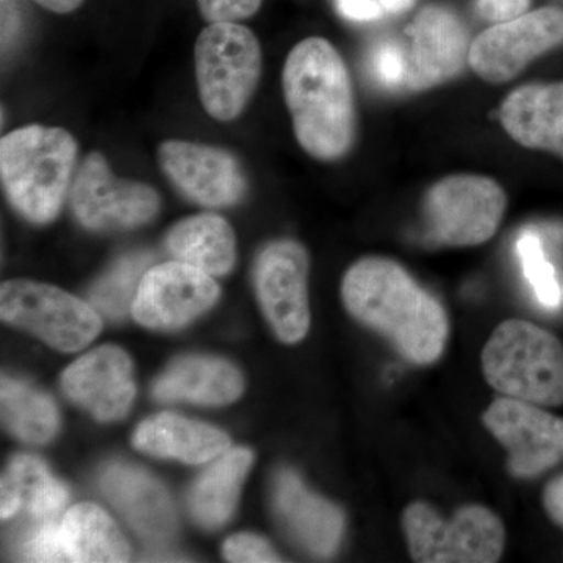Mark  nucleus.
I'll use <instances>...</instances> for the list:
<instances>
[{
  "instance_id": "nucleus-31",
  "label": "nucleus",
  "mask_w": 563,
  "mask_h": 563,
  "mask_svg": "<svg viewBox=\"0 0 563 563\" xmlns=\"http://www.w3.org/2000/svg\"><path fill=\"white\" fill-rule=\"evenodd\" d=\"M229 562H280L272 547L252 533H236L222 548Z\"/></svg>"
},
{
  "instance_id": "nucleus-13",
  "label": "nucleus",
  "mask_w": 563,
  "mask_h": 563,
  "mask_svg": "<svg viewBox=\"0 0 563 563\" xmlns=\"http://www.w3.org/2000/svg\"><path fill=\"white\" fill-rule=\"evenodd\" d=\"M218 296L210 274L179 261L162 263L144 273L132 313L146 328L172 331L207 312Z\"/></svg>"
},
{
  "instance_id": "nucleus-21",
  "label": "nucleus",
  "mask_w": 563,
  "mask_h": 563,
  "mask_svg": "<svg viewBox=\"0 0 563 563\" xmlns=\"http://www.w3.org/2000/svg\"><path fill=\"white\" fill-rule=\"evenodd\" d=\"M243 391L242 374L231 363L210 357H187L174 362L154 385L162 401H190L222 406Z\"/></svg>"
},
{
  "instance_id": "nucleus-35",
  "label": "nucleus",
  "mask_w": 563,
  "mask_h": 563,
  "mask_svg": "<svg viewBox=\"0 0 563 563\" xmlns=\"http://www.w3.org/2000/svg\"><path fill=\"white\" fill-rule=\"evenodd\" d=\"M544 512L563 529V473L547 484L543 490Z\"/></svg>"
},
{
  "instance_id": "nucleus-24",
  "label": "nucleus",
  "mask_w": 563,
  "mask_h": 563,
  "mask_svg": "<svg viewBox=\"0 0 563 563\" xmlns=\"http://www.w3.org/2000/svg\"><path fill=\"white\" fill-rule=\"evenodd\" d=\"M247 450L225 451L206 473L199 477L190 495L192 517L203 528H220L229 520L239 498L244 477L252 465Z\"/></svg>"
},
{
  "instance_id": "nucleus-12",
  "label": "nucleus",
  "mask_w": 563,
  "mask_h": 563,
  "mask_svg": "<svg viewBox=\"0 0 563 563\" xmlns=\"http://www.w3.org/2000/svg\"><path fill=\"white\" fill-rule=\"evenodd\" d=\"M309 255L302 244L277 240L255 263V290L277 339L287 344L303 340L310 329Z\"/></svg>"
},
{
  "instance_id": "nucleus-33",
  "label": "nucleus",
  "mask_w": 563,
  "mask_h": 563,
  "mask_svg": "<svg viewBox=\"0 0 563 563\" xmlns=\"http://www.w3.org/2000/svg\"><path fill=\"white\" fill-rule=\"evenodd\" d=\"M531 0H477V13L484 20L495 22H506L528 13Z\"/></svg>"
},
{
  "instance_id": "nucleus-1",
  "label": "nucleus",
  "mask_w": 563,
  "mask_h": 563,
  "mask_svg": "<svg viewBox=\"0 0 563 563\" xmlns=\"http://www.w3.org/2000/svg\"><path fill=\"white\" fill-rule=\"evenodd\" d=\"M342 298L351 317L379 333L404 361L426 366L442 357L450 336L448 314L398 262H355L344 274Z\"/></svg>"
},
{
  "instance_id": "nucleus-14",
  "label": "nucleus",
  "mask_w": 563,
  "mask_h": 563,
  "mask_svg": "<svg viewBox=\"0 0 563 563\" xmlns=\"http://www.w3.org/2000/svg\"><path fill=\"white\" fill-rule=\"evenodd\" d=\"M158 161L168 179L201 206L229 207L243 198L246 180L228 151L174 140L162 144Z\"/></svg>"
},
{
  "instance_id": "nucleus-20",
  "label": "nucleus",
  "mask_w": 563,
  "mask_h": 563,
  "mask_svg": "<svg viewBox=\"0 0 563 563\" xmlns=\"http://www.w3.org/2000/svg\"><path fill=\"white\" fill-rule=\"evenodd\" d=\"M133 443L143 453L191 465L220 457L231 448V440L220 429L173 413L155 415L141 422Z\"/></svg>"
},
{
  "instance_id": "nucleus-29",
  "label": "nucleus",
  "mask_w": 563,
  "mask_h": 563,
  "mask_svg": "<svg viewBox=\"0 0 563 563\" xmlns=\"http://www.w3.org/2000/svg\"><path fill=\"white\" fill-rule=\"evenodd\" d=\"M21 559L27 562H69L63 543L62 525L54 520L40 521L25 533L21 543Z\"/></svg>"
},
{
  "instance_id": "nucleus-7",
  "label": "nucleus",
  "mask_w": 563,
  "mask_h": 563,
  "mask_svg": "<svg viewBox=\"0 0 563 563\" xmlns=\"http://www.w3.org/2000/svg\"><path fill=\"white\" fill-rule=\"evenodd\" d=\"M507 195L498 181L477 174H454L433 184L422 203L433 242L451 247L479 246L498 232Z\"/></svg>"
},
{
  "instance_id": "nucleus-9",
  "label": "nucleus",
  "mask_w": 563,
  "mask_h": 563,
  "mask_svg": "<svg viewBox=\"0 0 563 563\" xmlns=\"http://www.w3.org/2000/svg\"><path fill=\"white\" fill-rule=\"evenodd\" d=\"M562 44L563 9L544 7L481 33L470 47L468 66L488 84H506Z\"/></svg>"
},
{
  "instance_id": "nucleus-34",
  "label": "nucleus",
  "mask_w": 563,
  "mask_h": 563,
  "mask_svg": "<svg viewBox=\"0 0 563 563\" xmlns=\"http://www.w3.org/2000/svg\"><path fill=\"white\" fill-rule=\"evenodd\" d=\"M336 10L351 21L379 20L384 14L380 0H335Z\"/></svg>"
},
{
  "instance_id": "nucleus-5",
  "label": "nucleus",
  "mask_w": 563,
  "mask_h": 563,
  "mask_svg": "<svg viewBox=\"0 0 563 563\" xmlns=\"http://www.w3.org/2000/svg\"><path fill=\"white\" fill-rule=\"evenodd\" d=\"M196 80L203 109L218 121L239 118L262 70L261 43L239 22H214L195 47Z\"/></svg>"
},
{
  "instance_id": "nucleus-6",
  "label": "nucleus",
  "mask_w": 563,
  "mask_h": 563,
  "mask_svg": "<svg viewBox=\"0 0 563 563\" xmlns=\"http://www.w3.org/2000/svg\"><path fill=\"white\" fill-rule=\"evenodd\" d=\"M401 525L415 562L495 563L506 547L498 515L476 504L444 520L428 503H412L404 509Z\"/></svg>"
},
{
  "instance_id": "nucleus-36",
  "label": "nucleus",
  "mask_w": 563,
  "mask_h": 563,
  "mask_svg": "<svg viewBox=\"0 0 563 563\" xmlns=\"http://www.w3.org/2000/svg\"><path fill=\"white\" fill-rule=\"evenodd\" d=\"M35 2L54 13L65 14L79 9L84 0H35Z\"/></svg>"
},
{
  "instance_id": "nucleus-11",
  "label": "nucleus",
  "mask_w": 563,
  "mask_h": 563,
  "mask_svg": "<svg viewBox=\"0 0 563 563\" xmlns=\"http://www.w3.org/2000/svg\"><path fill=\"white\" fill-rule=\"evenodd\" d=\"M483 422L509 453V472L532 479L563 462V418L521 399H495Z\"/></svg>"
},
{
  "instance_id": "nucleus-4",
  "label": "nucleus",
  "mask_w": 563,
  "mask_h": 563,
  "mask_svg": "<svg viewBox=\"0 0 563 563\" xmlns=\"http://www.w3.org/2000/svg\"><path fill=\"white\" fill-rule=\"evenodd\" d=\"M481 362L493 390L537 406H563V344L553 332L531 321H504Z\"/></svg>"
},
{
  "instance_id": "nucleus-10",
  "label": "nucleus",
  "mask_w": 563,
  "mask_h": 563,
  "mask_svg": "<svg viewBox=\"0 0 563 563\" xmlns=\"http://www.w3.org/2000/svg\"><path fill=\"white\" fill-rule=\"evenodd\" d=\"M74 214L91 231H122L150 222L161 209L157 191L118 179L99 152L85 158L70 190Z\"/></svg>"
},
{
  "instance_id": "nucleus-16",
  "label": "nucleus",
  "mask_w": 563,
  "mask_h": 563,
  "mask_svg": "<svg viewBox=\"0 0 563 563\" xmlns=\"http://www.w3.org/2000/svg\"><path fill=\"white\" fill-rule=\"evenodd\" d=\"M62 387L70 401L98 420H120L135 398L131 358L120 347H98L63 373Z\"/></svg>"
},
{
  "instance_id": "nucleus-28",
  "label": "nucleus",
  "mask_w": 563,
  "mask_h": 563,
  "mask_svg": "<svg viewBox=\"0 0 563 563\" xmlns=\"http://www.w3.org/2000/svg\"><path fill=\"white\" fill-rule=\"evenodd\" d=\"M526 279L529 280L539 301L548 309H555L563 301V291L554 266L544 257L542 242L532 231L523 232L517 244Z\"/></svg>"
},
{
  "instance_id": "nucleus-25",
  "label": "nucleus",
  "mask_w": 563,
  "mask_h": 563,
  "mask_svg": "<svg viewBox=\"0 0 563 563\" xmlns=\"http://www.w3.org/2000/svg\"><path fill=\"white\" fill-rule=\"evenodd\" d=\"M63 543L69 562H128L129 547L124 537L95 504H77L62 521Z\"/></svg>"
},
{
  "instance_id": "nucleus-8",
  "label": "nucleus",
  "mask_w": 563,
  "mask_h": 563,
  "mask_svg": "<svg viewBox=\"0 0 563 563\" xmlns=\"http://www.w3.org/2000/svg\"><path fill=\"white\" fill-rule=\"evenodd\" d=\"M0 313L10 324L62 352L84 350L102 329L101 318L90 303L38 282H5L0 290Z\"/></svg>"
},
{
  "instance_id": "nucleus-23",
  "label": "nucleus",
  "mask_w": 563,
  "mask_h": 563,
  "mask_svg": "<svg viewBox=\"0 0 563 563\" xmlns=\"http://www.w3.org/2000/svg\"><path fill=\"white\" fill-rule=\"evenodd\" d=\"M166 244L176 261L210 276L228 274L235 263V235L229 222L218 214H196L177 222Z\"/></svg>"
},
{
  "instance_id": "nucleus-27",
  "label": "nucleus",
  "mask_w": 563,
  "mask_h": 563,
  "mask_svg": "<svg viewBox=\"0 0 563 563\" xmlns=\"http://www.w3.org/2000/svg\"><path fill=\"white\" fill-rule=\"evenodd\" d=\"M151 261V255L144 254V252L121 258L92 287L90 292L92 306L111 320L124 318L132 309L140 282L143 279L144 273L147 272Z\"/></svg>"
},
{
  "instance_id": "nucleus-30",
  "label": "nucleus",
  "mask_w": 563,
  "mask_h": 563,
  "mask_svg": "<svg viewBox=\"0 0 563 563\" xmlns=\"http://www.w3.org/2000/svg\"><path fill=\"white\" fill-rule=\"evenodd\" d=\"M373 77L388 90L407 85L409 60L401 47L391 41L376 47L372 57Z\"/></svg>"
},
{
  "instance_id": "nucleus-17",
  "label": "nucleus",
  "mask_w": 563,
  "mask_h": 563,
  "mask_svg": "<svg viewBox=\"0 0 563 563\" xmlns=\"http://www.w3.org/2000/svg\"><path fill=\"white\" fill-rule=\"evenodd\" d=\"M274 509L292 539L309 553L328 558L342 540V510L307 490L298 474L284 470L274 479Z\"/></svg>"
},
{
  "instance_id": "nucleus-26",
  "label": "nucleus",
  "mask_w": 563,
  "mask_h": 563,
  "mask_svg": "<svg viewBox=\"0 0 563 563\" xmlns=\"http://www.w3.org/2000/svg\"><path fill=\"white\" fill-rule=\"evenodd\" d=\"M0 402L3 422L22 442L47 443L57 432V407L46 393L32 385L3 377Z\"/></svg>"
},
{
  "instance_id": "nucleus-2",
  "label": "nucleus",
  "mask_w": 563,
  "mask_h": 563,
  "mask_svg": "<svg viewBox=\"0 0 563 563\" xmlns=\"http://www.w3.org/2000/svg\"><path fill=\"white\" fill-rule=\"evenodd\" d=\"M282 85L302 150L322 162L344 157L355 140V106L339 51L318 36L301 41L285 62Z\"/></svg>"
},
{
  "instance_id": "nucleus-15",
  "label": "nucleus",
  "mask_w": 563,
  "mask_h": 563,
  "mask_svg": "<svg viewBox=\"0 0 563 563\" xmlns=\"http://www.w3.org/2000/svg\"><path fill=\"white\" fill-rule=\"evenodd\" d=\"M410 90L424 91L454 79L468 65L470 47L465 25L457 14L440 5L422 9L410 24Z\"/></svg>"
},
{
  "instance_id": "nucleus-3",
  "label": "nucleus",
  "mask_w": 563,
  "mask_h": 563,
  "mask_svg": "<svg viewBox=\"0 0 563 563\" xmlns=\"http://www.w3.org/2000/svg\"><path fill=\"white\" fill-rule=\"evenodd\" d=\"M77 161V141L62 128L27 125L0 141L7 198L22 217L49 222L60 211Z\"/></svg>"
},
{
  "instance_id": "nucleus-37",
  "label": "nucleus",
  "mask_w": 563,
  "mask_h": 563,
  "mask_svg": "<svg viewBox=\"0 0 563 563\" xmlns=\"http://www.w3.org/2000/svg\"><path fill=\"white\" fill-rule=\"evenodd\" d=\"M415 0H380L384 10L393 14H401L404 11L412 9Z\"/></svg>"
},
{
  "instance_id": "nucleus-18",
  "label": "nucleus",
  "mask_w": 563,
  "mask_h": 563,
  "mask_svg": "<svg viewBox=\"0 0 563 563\" xmlns=\"http://www.w3.org/2000/svg\"><path fill=\"white\" fill-rule=\"evenodd\" d=\"M499 118L521 146L563 158V81L517 88L504 99Z\"/></svg>"
},
{
  "instance_id": "nucleus-19",
  "label": "nucleus",
  "mask_w": 563,
  "mask_h": 563,
  "mask_svg": "<svg viewBox=\"0 0 563 563\" xmlns=\"http://www.w3.org/2000/svg\"><path fill=\"white\" fill-rule=\"evenodd\" d=\"M101 487L129 525L150 540H165L176 529V514L168 492L150 473L129 465H111Z\"/></svg>"
},
{
  "instance_id": "nucleus-22",
  "label": "nucleus",
  "mask_w": 563,
  "mask_h": 563,
  "mask_svg": "<svg viewBox=\"0 0 563 563\" xmlns=\"http://www.w3.org/2000/svg\"><path fill=\"white\" fill-rule=\"evenodd\" d=\"M68 501L65 485L55 481L35 455H16L2 477L0 515L9 520L25 512L33 520H54Z\"/></svg>"
},
{
  "instance_id": "nucleus-32",
  "label": "nucleus",
  "mask_w": 563,
  "mask_h": 563,
  "mask_svg": "<svg viewBox=\"0 0 563 563\" xmlns=\"http://www.w3.org/2000/svg\"><path fill=\"white\" fill-rule=\"evenodd\" d=\"M263 0H198L203 20L214 22H239L251 18L261 9Z\"/></svg>"
}]
</instances>
